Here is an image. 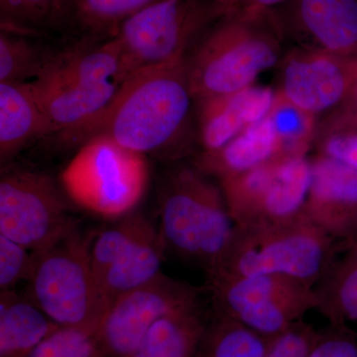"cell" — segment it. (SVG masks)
<instances>
[{
  "instance_id": "3957f363",
  "label": "cell",
  "mask_w": 357,
  "mask_h": 357,
  "mask_svg": "<svg viewBox=\"0 0 357 357\" xmlns=\"http://www.w3.org/2000/svg\"><path fill=\"white\" fill-rule=\"evenodd\" d=\"M157 202L158 227L167 251L208 274L236 227L220 183L192 162L178 163L164 174Z\"/></svg>"
},
{
  "instance_id": "cb8c5ba5",
  "label": "cell",
  "mask_w": 357,
  "mask_h": 357,
  "mask_svg": "<svg viewBox=\"0 0 357 357\" xmlns=\"http://www.w3.org/2000/svg\"><path fill=\"white\" fill-rule=\"evenodd\" d=\"M282 157L307 156L314 147L318 131V119L296 107L276 93L269 114Z\"/></svg>"
},
{
  "instance_id": "8fae6325",
  "label": "cell",
  "mask_w": 357,
  "mask_h": 357,
  "mask_svg": "<svg viewBox=\"0 0 357 357\" xmlns=\"http://www.w3.org/2000/svg\"><path fill=\"white\" fill-rule=\"evenodd\" d=\"M166 251L158 225L137 210L93 236L91 267L109 306L115 298L162 273Z\"/></svg>"
},
{
  "instance_id": "7a4b0ae2",
  "label": "cell",
  "mask_w": 357,
  "mask_h": 357,
  "mask_svg": "<svg viewBox=\"0 0 357 357\" xmlns=\"http://www.w3.org/2000/svg\"><path fill=\"white\" fill-rule=\"evenodd\" d=\"M284 37L274 10L218 18L185 60L196 102L231 95L255 84L260 75L280 63Z\"/></svg>"
},
{
  "instance_id": "ac0fdd59",
  "label": "cell",
  "mask_w": 357,
  "mask_h": 357,
  "mask_svg": "<svg viewBox=\"0 0 357 357\" xmlns=\"http://www.w3.org/2000/svg\"><path fill=\"white\" fill-rule=\"evenodd\" d=\"M53 135L50 121L30 83H0V159H13L28 143Z\"/></svg>"
},
{
  "instance_id": "ffe728a7",
  "label": "cell",
  "mask_w": 357,
  "mask_h": 357,
  "mask_svg": "<svg viewBox=\"0 0 357 357\" xmlns=\"http://www.w3.org/2000/svg\"><path fill=\"white\" fill-rule=\"evenodd\" d=\"M316 311L328 323H357V238L342 244L314 286Z\"/></svg>"
},
{
  "instance_id": "d4e9b609",
  "label": "cell",
  "mask_w": 357,
  "mask_h": 357,
  "mask_svg": "<svg viewBox=\"0 0 357 357\" xmlns=\"http://www.w3.org/2000/svg\"><path fill=\"white\" fill-rule=\"evenodd\" d=\"M55 53H46L22 35L0 34V83H30L38 79Z\"/></svg>"
},
{
  "instance_id": "d6986e66",
  "label": "cell",
  "mask_w": 357,
  "mask_h": 357,
  "mask_svg": "<svg viewBox=\"0 0 357 357\" xmlns=\"http://www.w3.org/2000/svg\"><path fill=\"white\" fill-rule=\"evenodd\" d=\"M280 158L279 143L269 115L249 126L222 149L199 152L192 163L215 181L234 177Z\"/></svg>"
},
{
  "instance_id": "5b68a950",
  "label": "cell",
  "mask_w": 357,
  "mask_h": 357,
  "mask_svg": "<svg viewBox=\"0 0 357 357\" xmlns=\"http://www.w3.org/2000/svg\"><path fill=\"white\" fill-rule=\"evenodd\" d=\"M342 243L304 215L279 223L236 225L211 275H282L314 288Z\"/></svg>"
},
{
  "instance_id": "484cf974",
  "label": "cell",
  "mask_w": 357,
  "mask_h": 357,
  "mask_svg": "<svg viewBox=\"0 0 357 357\" xmlns=\"http://www.w3.org/2000/svg\"><path fill=\"white\" fill-rule=\"evenodd\" d=\"M161 1L165 0H72V7L84 30L110 37L124 20Z\"/></svg>"
},
{
  "instance_id": "4fadbf2b",
  "label": "cell",
  "mask_w": 357,
  "mask_h": 357,
  "mask_svg": "<svg viewBox=\"0 0 357 357\" xmlns=\"http://www.w3.org/2000/svg\"><path fill=\"white\" fill-rule=\"evenodd\" d=\"M201 289L160 273L110 303L96 331V340L105 356L129 357L159 319L201 307Z\"/></svg>"
},
{
  "instance_id": "9c48e42d",
  "label": "cell",
  "mask_w": 357,
  "mask_h": 357,
  "mask_svg": "<svg viewBox=\"0 0 357 357\" xmlns=\"http://www.w3.org/2000/svg\"><path fill=\"white\" fill-rule=\"evenodd\" d=\"M215 312L234 319L257 333L272 338L302 321L316 310L314 288L282 275L208 276Z\"/></svg>"
},
{
  "instance_id": "ba28073f",
  "label": "cell",
  "mask_w": 357,
  "mask_h": 357,
  "mask_svg": "<svg viewBox=\"0 0 357 357\" xmlns=\"http://www.w3.org/2000/svg\"><path fill=\"white\" fill-rule=\"evenodd\" d=\"M218 20L213 0H165L124 20L110 37L132 75L187 57Z\"/></svg>"
},
{
  "instance_id": "4316f807",
  "label": "cell",
  "mask_w": 357,
  "mask_h": 357,
  "mask_svg": "<svg viewBox=\"0 0 357 357\" xmlns=\"http://www.w3.org/2000/svg\"><path fill=\"white\" fill-rule=\"evenodd\" d=\"M65 0H0L2 31L36 33L57 20Z\"/></svg>"
},
{
  "instance_id": "4dcf8cb0",
  "label": "cell",
  "mask_w": 357,
  "mask_h": 357,
  "mask_svg": "<svg viewBox=\"0 0 357 357\" xmlns=\"http://www.w3.org/2000/svg\"><path fill=\"white\" fill-rule=\"evenodd\" d=\"M309 357H357V333L351 326L328 323L318 330Z\"/></svg>"
},
{
  "instance_id": "9a60e30c",
  "label": "cell",
  "mask_w": 357,
  "mask_h": 357,
  "mask_svg": "<svg viewBox=\"0 0 357 357\" xmlns=\"http://www.w3.org/2000/svg\"><path fill=\"white\" fill-rule=\"evenodd\" d=\"M272 10L301 46L357 57V0H291Z\"/></svg>"
},
{
  "instance_id": "44dd1931",
  "label": "cell",
  "mask_w": 357,
  "mask_h": 357,
  "mask_svg": "<svg viewBox=\"0 0 357 357\" xmlns=\"http://www.w3.org/2000/svg\"><path fill=\"white\" fill-rule=\"evenodd\" d=\"M60 328L28 297L1 291L0 295V354L28 357L33 349Z\"/></svg>"
},
{
  "instance_id": "30bf717a",
  "label": "cell",
  "mask_w": 357,
  "mask_h": 357,
  "mask_svg": "<svg viewBox=\"0 0 357 357\" xmlns=\"http://www.w3.org/2000/svg\"><path fill=\"white\" fill-rule=\"evenodd\" d=\"M312 182L311 156L282 157L220 181L236 225L304 217Z\"/></svg>"
},
{
  "instance_id": "f1b7e54d",
  "label": "cell",
  "mask_w": 357,
  "mask_h": 357,
  "mask_svg": "<svg viewBox=\"0 0 357 357\" xmlns=\"http://www.w3.org/2000/svg\"><path fill=\"white\" fill-rule=\"evenodd\" d=\"M33 255L29 249L0 234V289L10 291L20 282L28 280Z\"/></svg>"
},
{
  "instance_id": "7c38bea8",
  "label": "cell",
  "mask_w": 357,
  "mask_h": 357,
  "mask_svg": "<svg viewBox=\"0 0 357 357\" xmlns=\"http://www.w3.org/2000/svg\"><path fill=\"white\" fill-rule=\"evenodd\" d=\"M55 181L38 171L13 169L0 178V234L31 252L57 243L77 227Z\"/></svg>"
},
{
  "instance_id": "e0dca14e",
  "label": "cell",
  "mask_w": 357,
  "mask_h": 357,
  "mask_svg": "<svg viewBox=\"0 0 357 357\" xmlns=\"http://www.w3.org/2000/svg\"><path fill=\"white\" fill-rule=\"evenodd\" d=\"M275 100L276 89L253 84L231 95L197 102L199 152L218 151L249 126L266 119Z\"/></svg>"
},
{
  "instance_id": "603a6c76",
  "label": "cell",
  "mask_w": 357,
  "mask_h": 357,
  "mask_svg": "<svg viewBox=\"0 0 357 357\" xmlns=\"http://www.w3.org/2000/svg\"><path fill=\"white\" fill-rule=\"evenodd\" d=\"M267 340L234 319L215 312L206 324L198 357H265Z\"/></svg>"
},
{
  "instance_id": "8992f818",
  "label": "cell",
  "mask_w": 357,
  "mask_h": 357,
  "mask_svg": "<svg viewBox=\"0 0 357 357\" xmlns=\"http://www.w3.org/2000/svg\"><path fill=\"white\" fill-rule=\"evenodd\" d=\"M91 238L76 227L57 243L32 252L27 297L59 326L96 333L109 302L91 267Z\"/></svg>"
},
{
  "instance_id": "d6a6232c",
  "label": "cell",
  "mask_w": 357,
  "mask_h": 357,
  "mask_svg": "<svg viewBox=\"0 0 357 357\" xmlns=\"http://www.w3.org/2000/svg\"><path fill=\"white\" fill-rule=\"evenodd\" d=\"M338 109L347 110V112H356L357 114V77L351 89V93L347 96V100Z\"/></svg>"
},
{
  "instance_id": "83f0119b",
  "label": "cell",
  "mask_w": 357,
  "mask_h": 357,
  "mask_svg": "<svg viewBox=\"0 0 357 357\" xmlns=\"http://www.w3.org/2000/svg\"><path fill=\"white\" fill-rule=\"evenodd\" d=\"M96 333L60 328L45 338L28 357H103Z\"/></svg>"
},
{
  "instance_id": "277c9868",
  "label": "cell",
  "mask_w": 357,
  "mask_h": 357,
  "mask_svg": "<svg viewBox=\"0 0 357 357\" xmlns=\"http://www.w3.org/2000/svg\"><path fill=\"white\" fill-rule=\"evenodd\" d=\"M129 74L112 37L55 53L43 74L31 82L53 135H64L102 114ZM52 135V136H53Z\"/></svg>"
},
{
  "instance_id": "1f68e13d",
  "label": "cell",
  "mask_w": 357,
  "mask_h": 357,
  "mask_svg": "<svg viewBox=\"0 0 357 357\" xmlns=\"http://www.w3.org/2000/svg\"><path fill=\"white\" fill-rule=\"evenodd\" d=\"M289 1L291 0H244L238 10L234 13H260V11L272 10V9L283 6Z\"/></svg>"
},
{
  "instance_id": "6da1fadb",
  "label": "cell",
  "mask_w": 357,
  "mask_h": 357,
  "mask_svg": "<svg viewBox=\"0 0 357 357\" xmlns=\"http://www.w3.org/2000/svg\"><path fill=\"white\" fill-rule=\"evenodd\" d=\"M185 60L133 73L102 114L83 128L58 136L59 142L82 145L93 136L105 135L145 156L174 161L188 156L196 100Z\"/></svg>"
},
{
  "instance_id": "52a82bcc",
  "label": "cell",
  "mask_w": 357,
  "mask_h": 357,
  "mask_svg": "<svg viewBox=\"0 0 357 357\" xmlns=\"http://www.w3.org/2000/svg\"><path fill=\"white\" fill-rule=\"evenodd\" d=\"M148 181L146 156L105 135L83 143L60 175L61 187L73 203L107 220L136 210Z\"/></svg>"
},
{
  "instance_id": "7402d4cb",
  "label": "cell",
  "mask_w": 357,
  "mask_h": 357,
  "mask_svg": "<svg viewBox=\"0 0 357 357\" xmlns=\"http://www.w3.org/2000/svg\"><path fill=\"white\" fill-rule=\"evenodd\" d=\"M206 328L202 307L169 314L150 328L129 357H194Z\"/></svg>"
},
{
  "instance_id": "f546056e",
  "label": "cell",
  "mask_w": 357,
  "mask_h": 357,
  "mask_svg": "<svg viewBox=\"0 0 357 357\" xmlns=\"http://www.w3.org/2000/svg\"><path fill=\"white\" fill-rule=\"evenodd\" d=\"M318 330L306 321L294 324L283 333L267 340L265 357H309Z\"/></svg>"
},
{
  "instance_id": "2e32d148",
  "label": "cell",
  "mask_w": 357,
  "mask_h": 357,
  "mask_svg": "<svg viewBox=\"0 0 357 357\" xmlns=\"http://www.w3.org/2000/svg\"><path fill=\"white\" fill-rule=\"evenodd\" d=\"M311 162L305 215L338 243H351L357 238V169L319 154Z\"/></svg>"
},
{
  "instance_id": "5bb4252c",
  "label": "cell",
  "mask_w": 357,
  "mask_h": 357,
  "mask_svg": "<svg viewBox=\"0 0 357 357\" xmlns=\"http://www.w3.org/2000/svg\"><path fill=\"white\" fill-rule=\"evenodd\" d=\"M276 93L319 119L344 105L357 77V57L299 47L279 63Z\"/></svg>"
}]
</instances>
